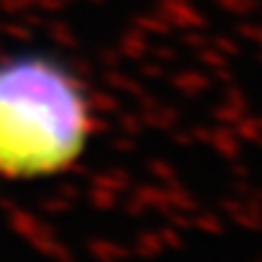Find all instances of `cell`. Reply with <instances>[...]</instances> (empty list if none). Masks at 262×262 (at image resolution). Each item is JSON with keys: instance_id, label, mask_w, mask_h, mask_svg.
Listing matches in <instances>:
<instances>
[{"instance_id": "6da1fadb", "label": "cell", "mask_w": 262, "mask_h": 262, "mask_svg": "<svg viewBox=\"0 0 262 262\" xmlns=\"http://www.w3.org/2000/svg\"><path fill=\"white\" fill-rule=\"evenodd\" d=\"M93 131L80 83L41 56L0 63V170L15 178L71 168Z\"/></svg>"}]
</instances>
